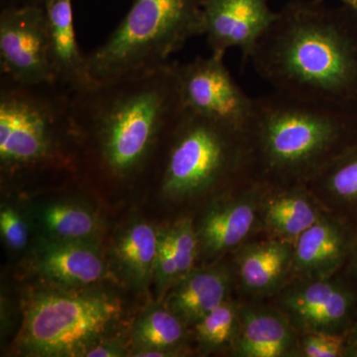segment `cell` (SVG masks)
I'll list each match as a JSON object with an SVG mask.
<instances>
[{
	"instance_id": "cell-1",
	"label": "cell",
	"mask_w": 357,
	"mask_h": 357,
	"mask_svg": "<svg viewBox=\"0 0 357 357\" xmlns=\"http://www.w3.org/2000/svg\"><path fill=\"white\" fill-rule=\"evenodd\" d=\"M249 60L277 93L357 114V13L351 7L290 2Z\"/></svg>"
},
{
	"instance_id": "cell-2",
	"label": "cell",
	"mask_w": 357,
	"mask_h": 357,
	"mask_svg": "<svg viewBox=\"0 0 357 357\" xmlns=\"http://www.w3.org/2000/svg\"><path fill=\"white\" fill-rule=\"evenodd\" d=\"M79 145L116 180L142 172L182 112L176 63L72 91Z\"/></svg>"
},
{
	"instance_id": "cell-3",
	"label": "cell",
	"mask_w": 357,
	"mask_h": 357,
	"mask_svg": "<svg viewBox=\"0 0 357 357\" xmlns=\"http://www.w3.org/2000/svg\"><path fill=\"white\" fill-rule=\"evenodd\" d=\"M244 134L253 180L307 185L357 139V114L273 91L255 98Z\"/></svg>"
},
{
	"instance_id": "cell-4",
	"label": "cell",
	"mask_w": 357,
	"mask_h": 357,
	"mask_svg": "<svg viewBox=\"0 0 357 357\" xmlns=\"http://www.w3.org/2000/svg\"><path fill=\"white\" fill-rule=\"evenodd\" d=\"M79 146L72 91L0 79V161L6 172L63 166Z\"/></svg>"
},
{
	"instance_id": "cell-5",
	"label": "cell",
	"mask_w": 357,
	"mask_h": 357,
	"mask_svg": "<svg viewBox=\"0 0 357 357\" xmlns=\"http://www.w3.org/2000/svg\"><path fill=\"white\" fill-rule=\"evenodd\" d=\"M206 0H134L105 43L86 54L96 83L155 69L189 40L203 35Z\"/></svg>"
},
{
	"instance_id": "cell-6",
	"label": "cell",
	"mask_w": 357,
	"mask_h": 357,
	"mask_svg": "<svg viewBox=\"0 0 357 357\" xmlns=\"http://www.w3.org/2000/svg\"><path fill=\"white\" fill-rule=\"evenodd\" d=\"M160 185L169 199L198 198L251 176L245 134L183 109L165 139Z\"/></svg>"
},
{
	"instance_id": "cell-7",
	"label": "cell",
	"mask_w": 357,
	"mask_h": 357,
	"mask_svg": "<svg viewBox=\"0 0 357 357\" xmlns=\"http://www.w3.org/2000/svg\"><path fill=\"white\" fill-rule=\"evenodd\" d=\"M121 314V304L105 294H37L25 311L21 349L32 356H84Z\"/></svg>"
},
{
	"instance_id": "cell-8",
	"label": "cell",
	"mask_w": 357,
	"mask_h": 357,
	"mask_svg": "<svg viewBox=\"0 0 357 357\" xmlns=\"http://www.w3.org/2000/svg\"><path fill=\"white\" fill-rule=\"evenodd\" d=\"M274 299L299 333L345 335L357 318V285L342 271L321 278L291 277Z\"/></svg>"
},
{
	"instance_id": "cell-9",
	"label": "cell",
	"mask_w": 357,
	"mask_h": 357,
	"mask_svg": "<svg viewBox=\"0 0 357 357\" xmlns=\"http://www.w3.org/2000/svg\"><path fill=\"white\" fill-rule=\"evenodd\" d=\"M223 58L211 53L185 64L176 63L181 100L185 109L244 132L255 98L236 83Z\"/></svg>"
},
{
	"instance_id": "cell-10",
	"label": "cell",
	"mask_w": 357,
	"mask_h": 357,
	"mask_svg": "<svg viewBox=\"0 0 357 357\" xmlns=\"http://www.w3.org/2000/svg\"><path fill=\"white\" fill-rule=\"evenodd\" d=\"M0 73L16 83L54 84L44 3L6 7L0 14Z\"/></svg>"
},
{
	"instance_id": "cell-11",
	"label": "cell",
	"mask_w": 357,
	"mask_h": 357,
	"mask_svg": "<svg viewBox=\"0 0 357 357\" xmlns=\"http://www.w3.org/2000/svg\"><path fill=\"white\" fill-rule=\"evenodd\" d=\"M261 184L250 180L215 199L196 227L199 256L206 260L234 252L257 231Z\"/></svg>"
},
{
	"instance_id": "cell-12",
	"label": "cell",
	"mask_w": 357,
	"mask_h": 357,
	"mask_svg": "<svg viewBox=\"0 0 357 357\" xmlns=\"http://www.w3.org/2000/svg\"><path fill=\"white\" fill-rule=\"evenodd\" d=\"M276 15L268 0H206L203 35L211 53L225 55L229 49L237 48L244 59H249Z\"/></svg>"
},
{
	"instance_id": "cell-13",
	"label": "cell",
	"mask_w": 357,
	"mask_h": 357,
	"mask_svg": "<svg viewBox=\"0 0 357 357\" xmlns=\"http://www.w3.org/2000/svg\"><path fill=\"white\" fill-rule=\"evenodd\" d=\"M357 220L326 210L294 243L292 277L321 278L340 273L351 256Z\"/></svg>"
},
{
	"instance_id": "cell-14",
	"label": "cell",
	"mask_w": 357,
	"mask_h": 357,
	"mask_svg": "<svg viewBox=\"0 0 357 357\" xmlns=\"http://www.w3.org/2000/svg\"><path fill=\"white\" fill-rule=\"evenodd\" d=\"M260 184L257 231L266 236L294 245L326 211L307 185Z\"/></svg>"
},
{
	"instance_id": "cell-15",
	"label": "cell",
	"mask_w": 357,
	"mask_h": 357,
	"mask_svg": "<svg viewBox=\"0 0 357 357\" xmlns=\"http://www.w3.org/2000/svg\"><path fill=\"white\" fill-rule=\"evenodd\" d=\"M293 255V244L280 239H248L234 251V279L252 299L274 298L292 277Z\"/></svg>"
},
{
	"instance_id": "cell-16",
	"label": "cell",
	"mask_w": 357,
	"mask_h": 357,
	"mask_svg": "<svg viewBox=\"0 0 357 357\" xmlns=\"http://www.w3.org/2000/svg\"><path fill=\"white\" fill-rule=\"evenodd\" d=\"M300 333L278 307L257 301L239 305V326L229 354L236 357H298Z\"/></svg>"
},
{
	"instance_id": "cell-17",
	"label": "cell",
	"mask_w": 357,
	"mask_h": 357,
	"mask_svg": "<svg viewBox=\"0 0 357 357\" xmlns=\"http://www.w3.org/2000/svg\"><path fill=\"white\" fill-rule=\"evenodd\" d=\"M234 281V269L225 264L194 268L173 286L166 307L185 326H194L229 300Z\"/></svg>"
},
{
	"instance_id": "cell-18",
	"label": "cell",
	"mask_w": 357,
	"mask_h": 357,
	"mask_svg": "<svg viewBox=\"0 0 357 357\" xmlns=\"http://www.w3.org/2000/svg\"><path fill=\"white\" fill-rule=\"evenodd\" d=\"M48 20L49 52L56 82L70 91L96 83L86 67V55L77 41L72 0H45Z\"/></svg>"
},
{
	"instance_id": "cell-19",
	"label": "cell",
	"mask_w": 357,
	"mask_h": 357,
	"mask_svg": "<svg viewBox=\"0 0 357 357\" xmlns=\"http://www.w3.org/2000/svg\"><path fill=\"white\" fill-rule=\"evenodd\" d=\"M37 268L47 278L72 286L95 283L105 274L102 258L84 241L45 243L37 255Z\"/></svg>"
},
{
	"instance_id": "cell-20",
	"label": "cell",
	"mask_w": 357,
	"mask_h": 357,
	"mask_svg": "<svg viewBox=\"0 0 357 357\" xmlns=\"http://www.w3.org/2000/svg\"><path fill=\"white\" fill-rule=\"evenodd\" d=\"M307 185L326 210L357 220V139Z\"/></svg>"
},
{
	"instance_id": "cell-21",
	"label": "cell",
	"mask_w": 357,
	"mask_h": 357,
	"mask_svg": "<svg viewBox=\"0 0 357 357\" xmlns=\"http://www.w3.org/2000/svg\"><path fill=\"white\" fill-rule=\"evenodd\" d=\"M187 328L166 306L152 305L134 323L131 332L134 349L160 351L177 356L187 342Z\"/></svg>"
},
{
	"instance_id": "cell-22",
	"label": "cell",
	"mask_w": 357,
	"mask_h": 357,
	"mask_svg": "<svg viewBox=\"0 0 357 357\" xmlns=\"http://www.w3.org/2000/svg\"><path fill=\"white\" fill-rule=\"evenodd\" d=\"M158 243V232L146 222L135 223L117 241V261L137 287H146L154 276Z\"/></svg>"
},
{
	"instance_id": "cell-23",
	"label": "cell",
	"mask_w": 357,
	"mask_h": 357,
	"mask_svg": "<svg viewBox=\"0 0 357 357\" xmlns=\"http://www.w3.org/2000/svg\"><path fill=\"white\" fill-rule=\"evenodd\" d=\"M239 326V304L225 301L194 326L195 337L202 354L229 351Z\"/></svg>"
},
{
	"instance_id": "cell-24",
	"label": "cell",
	"mask_w": 357,
	"mask_h": 357,
	"mask_svg": "<svg viewBox=\"0 0 357 357\" xmlns=\"http://www.w3.org/2000/svg\"><path fill=\"white\" fill-rule=\"evenodd\" d=\"M45 229L59 241H84L96 234L98 222L91 211L69 204H54L42 213Z\"/></svg>"
},
{
	"instance_id": "cell-25",
	"label": "cell",
	"mask_w": 357,
	"mask_h": 357,
	"mask_svg": "<svg viewBox=\"0 0 357 357\" xmlns=\"http://www.w3.org/2000/svg\"><path fill=\"white\" fill-rule=\"evenodd\" d=\"M177 256L181 278L194 269L199 257V239L192 218H183L167 230Z\"/></svg>"
},
{
	"instance_id": "cell-26",
	"label": "cell",
	"mask_w": 357,
	"mask_h": 357,
	"mask_svg": "<svg viewBox=\"0 0 357 357\" xmlns=\"http://www.w3.org/2000/svg\"><path fill=\"white\" fill-rule=\"evenodd\" d=\"M345 335L300 333L298 357H344Z\"/></svg>"
},
{
	"instance_id": "cell-27",
	"label": "cell",
	"mask_w": 357,
	"mask_h": 357,
	"mask_svg": "<svg viewBox=\"0 0 357 357\" xmlns=\"http://www.w3.org/2000/svg\"><path fill=\"white\" fill-rule=\"evenodd\" d=\"M154 276L160 291L175 285L181 279L177 256L168 231L160 232L158 251L154 266Z\"/></svg>"
},
{
	"instance_id": "cell-28",
	"label": "cell",
	"mask_w": 357,
	"mask_h": 357,
	"mask_svg": "<svg viewBox=\"0 0 357 357\" xmlns=\"http://www.w3.org/2000/svg\"><path fill=\"white\" fill-rule=\"evenodd\" d=\"M0 230L7 245L14 250L25 248L28 241V230L24 220L13 208H2L0 211Z\"/></svg>"
},
{
	"instance_id": "cell-29",
	"label": "cell",
	"mask_w": 357,
	"mask_h": 357,
	"mask_svg": "<svg viewBox=\"0 0 357 357\" xmlns=\"http://www.w3.org/2000/svg\"><path fill=\"white\" fill-rule=\"evenodd\" d=\"M128 351L123 345L116 342H103L100 340L86 352V357H119L128 356Z\"/></svg>"
},
{
	"instance_id": "cell-30",
	"label": "cell",
	"mask_w": 357,
	"mask_h": 357,
	"mask_svg": "<svg viewBox=\"0 0 357 357\" xmlns=\"http://www.w3.org/2000/svg\"><path fill=\"white\" fill-rule=\"evenodd\" d=\"M344 357H357V318L345 333Z\"/></svg>"
},
{
	"instance_id": "cell-31",
	"label": "cell",
	"mask_w": 357,
	"mask_h": 357,
	"mask_svg": "<svg viewBox=\"0 0 357 357\" xmlns=\"http://www.w3.org/2000/svg\"><path fill=\"white\" fill-rule=\"evenodd\" d=\"M344 272L357 285V227L351 256H349L347 266L344 267Z\"/></svg>"
},
{
	"instance_id": "cell-32",
	"label": "cell",
	"mask_w": 357,
	"mask_h": 357,
	"mask_svg": "<svg viewBox=\"0 0 357 357\" xmlns=\"http://www.w3.org/2000/svg\"><path fill=\"white\" fill-rule=\"evenodd\" d=\"M321 1H325V0H321ZM340 1L342 2L344 6L351 7L357 13V0H340Z\"/></svg>"
},
{
	"instance_id": "cell-33",
	"label": "cell",
	"mask_w": 357,
	"mask_h": 357,
	"mask_svg": "<svg viewBox=\"0 0 357 357\" xmlns=\"http://www.w3.org/2000/svg\"><path fill=\"white\" fill-rule=\"evenodd\" d=\"M44 1H45V0H44Z\"/></svg>"
}]
</instances>
